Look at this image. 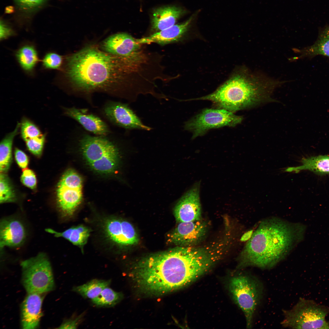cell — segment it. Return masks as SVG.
Masks as SVG:
<instances>
[{"instance_id": "cell-1", "label": "cell", "mask_w": 329, "mask_h": 329, "mask_svg": "<svg viewBox=\"0 0 329 329\" xmlns=\"http://www.w3.org/2000/svg\"><path fill=\"white\" fill-rule=\"evenodd\" d=\"M132 68L124 58L88 46L67 57L65 71L73 95L93 106L97 92L132 101L137 84Z\"/></svg>"}, {"instance_id": "cell-2", "label": "cell", "mask_w": 329, "mask_h": 329, "mask_svg": "<svg viewBox=\"0 0 329 329\" xmlns=\"http://www.w3.org/2000/svg\"><path fill=\"white\" fill-rule=\"evenodd\" d=\"M217 260L216 254L209 245L180 246L141 260L134 265L131 274L142 292L161 295L190 283Z\"/></svg>"}, {"instance_id": "cell-3", "label": "cell", "mask_w": 329, "mask_h": 329, "mask_svg": "<svg viewBox=\"0 0 329 329\" xmlns=\"http://www.w3.org/2000/svg\"><path fill=\"white\" fill-rule=\"evenodd\" d=\"M305 227L277 218L262 221L241 253L239 267L275 266L303 239Z\"/></svg>"}, {"instance_id": "cell-4", "label": "cell", "mask_w": 329, "mask_h": 329, "mask_svg": "<svg viewBox=\"0 0 329 329\" xmlns=\"http://www.w3.org/2000/svg\"><path fill=\"white\" fill-rule=\"evenodd\" d=\"M279 80L246 69L227 81L213 93L196 99L211 101L221 108L234 112L273 101Z\"/></svg>"}, {"instance_id": "cell-5", "label": "cell", "mask_w": 329, "mask_h": 329, "mask_svg": "<svg viewBox=\"0 0 329 329\" xmlns=\"http://www.w3.org/2000/svg\"><path fill=\"white\" fill-rule=\"evenodd\" d=\"M111 133L106 135L90 134L77 128L73 136L86 162L95 171L103 174L114 172L119 162V149Z\"/></svg>"}, {"instance_id": "cell-6", "label": "cell", "mask_w": 329, "mask_h": 329, "mask_svg": "<svg viewBox=\"0 0 329 329\" xmlns=\"http://www.w3.org/2000/svg\"><path fill=\"white\" fill-rule=\"evenodd\" d=\"M283 327L293 329H329L326 317L329 307L312 300L300 298L290 310H283Z\"/></svg>"}, {"instance_id": "cell-7", "label": "cell", "mask_w": 329, "mask_h": 329, "mask_svg": "<svg viewBox=\"0 0 329 329\" xmlns=\"http://www.w3.org/2000/svg\"><path fill=\"white\" fill-rule=\"evenodd\" d=\"M229 288L235 302L244 313L247 327L251 328L256 310L263 296L262 283L253 276L240 275L232 278Z\"/></svg>"}, {"instance_id": "cell-8", "label": "cell", "mask_w": 329, "mask_h": 329, "mask_svg": "<svg viewBox=\"0 0 329 329\" xmlns=\"http://www.w3.org/2000/svg\"><path fill=\"white\" fill-rule=\"evenodd\" d=\"M22 283L27 293L44 294L53 290L55 283L50 262L45 254L21 262Z\"/></svg>"}, {"instance_id": "cell-9", "label": "cell", "mask_w": 329, "mask_h": 329, "mask_svg": "<svg viewBox=\"0 0 329 329\" xmlns=\"http://www.w3.org/2000/svg\"><path fill=\"white\" fill-rule=\"evenodd\" d=\"M243 119L242 117L224 109L207 108L186 122L184 127L185 130L192 132L194 139L203 135L211 129L234 126L240 123Z\"/></svg>"}, {"instance_id": "cell-10", "label": "cell", "mask_w": 329, "mask_h": 329, "mask_svg": "<svg viewBox=\"0 0 329 329\" xmlns=\"http://www.w3.org/2000/svg\"><path fill=\"white\" fill-rule=\"evenodd\" d=\"M82 179L74 170L67 171L59 181L57 190L58 206L62 215L70 217L82 199Z\"/></svg>"}, {"instance_id": "cell-11", "label": "cell", "mask_w": 329, "mask_h": 329, "mask_svg": "<svg viewBox=\"0 0 329 329\" xmlns=\"http://www.w3.org/2000/svg\"><path fill=\"white\" fill-rule=\"evenodd\" d=\"M100 111L106 119L115 126L127 130L152 129L142 122L127 104L108 100L102 105Z\"/></svg>"}, {"instance_id": "cell-12", "label": "cell", "mask_w": 329, "mask_h": 329, "mask_svg": "<svg viewBox=\"0 0 329 329\" xmlns=\"http://www.w3.org/2000/svg\"><path fill=\"white\" fill-rule=\"evenodd\" d=\"M207 224L202 220L179 222L168 236V241L180 246H193L204 238Z\"/></svg>"}, {"instance_id": "cell-13", "label": "cell", "mask_w": 329, "mask_h": 329, "mask_svg": "<svg viewBox=\"0 0 329 329\" xmlns=\"http://www.w3.org/2000/svg\"><path fill=\"white\" fill-rule=\"evenodd\" d=\"M64 114L78 122L86 131L97 135H106L112 133L107 124L100 117L86 108L63 107Z\"/></svg>"}, {"instance_id": "cell-14", "label": "cell", "mask_w": 329, "mask_h": 329, "mask_svg": "<svg viewBox=\"0 0 329 329\" xmlns=\"http://www.w3.org/2000/svg\"><path fill=\"white\" fill-rule=\"evenodd\" d=\"M105 233L114 243L122 246L136 244L138 239L132 225L126 221L115 218L107 219L104 225Z\"/></svg>"}, {"instance_id": "cell-15", "label": "cell", "mask_w": 329, "mask_h": 329, "mask_svg": "<svg viewBox=\"0 0 329 329\" xmlns=\"http://www.w3.org/2000/svg\"><path fill=\"white\" fill-rule=\"evenodd\" d=\"M199 185L194 186L180 200L174 209V214L179 222L201 219V209Z\"/></svg>"}, {"instance_id": "cell-16", "label": "cell", "mask_w": 329, "mask_h": 329, "mask_svg": "<svg viewBox=\"0 0 329 329\" xmlns=\"http://www.w3.org/2000/svg\"><path fill=\"white\" fill-rule=\"evenodd\" d=\"M138 39L126 33L112 35L104 40L101 44L103 51L117 56L129 55L141 48Z\"/></svg>"}, {"instance_id": "cell-17", "label": "cell", "mask_w": 329, "mask_h": 329, "mask_svg": "<svg viewBox=\"0 0 329 329\" xmlns=\"http://www.w3.org/2000/svg\"><path fill=\"white\" fill-rule=\"evenodd\" d=\"M43 294L28 293L23 302L21 308V322L23 329H35L38 327L42 316Z\"/></svg>"}, {"instance_id": "cell-18", "label": "cell", "mask_w": 329, "mask_h": 329, "mask_svg": "<svg viewBox=\"0 0 329 329\" xmlns=\"http://www.w3.org/2000/svg\"><path fill=\"white\" fill-rule=\"evenodd\" d=\"M0 227L1 249L6 246H19L24 242L26 231L19 221L14 218H5L1 221Z\"/></svg>"}, {"instance_id": "cell-19", "label": "cell", "mask_w": 329, "mask_h": 329, "mask_svg": "<svg viewBox=\"0 0 329 329\" xmlns=\"http://www.w3.org/2000/svg\"><path fill=\"white\" fill-rule=\"evenodd\" d=\"M193 18V15L182 23L175 24L149 36L138 39V41L143 44L155 43L161 45L178 41L187 31Z\"/></svg>"}, {"instance_id": "cell-20", "label": "cell", "mask_w": 329, "mask_h": 329, "mask_svg": "<svg viewBox=\"0 0 329 329\" xmlns=\"http://www.w3.org/2000/svg\"><path fill=\"white\" fill-rule=\"evenodd\" d=\"M185 12L184 9L175 6L158 8L153 15L152 28L157 32L168 28L175 25Z\"/></svg>"}, {"instance_id": "cell-21", "label": "cell", "mask_w": 329, "mask_h": 329, "mask_svg": "<svg viewBox=\"0 0 329 329\" xmlns=\"http://www.w3.org/2000/svg\"><path fill=\"white\" fill-rule=\"evenodd\" d=\"M15 56L20 66L25 73H32L39 61L35 47L26 43L20 46L15 53Z\"/></svg>"}, {"instance_id": "cell-22", "label": "cell", "mask_w": 329, "mask_h": 329, "mask_svg": "<svg viewBox=\"0 0 329 329\" xmlns=\"http://www.w3.org/2000/svg\"><path fill=\"white\" fill-rule=\"evenodd\" d=\"M45 231L54 234L56 237H62L68 240L80 248L82 251L91 232L90 228L82 225L72 227L62 232H58L51 228H47Z\"/></svg>"}, {"instance_id": "cell-23", "label": "cell", "mask_w": 329, "mask_h": 329, "mask_svg": "<svg viewBox=\"0 0 329 329\" xmlns=\"http://www.w3.org/2000/svg\"><path fill=\"white\" fill-rule=\"evenodd\" d=\"M302 165L289 168L290 172L307 170L319 175L329 174V155H320L303 158Z\"/></svg>"}, {"instance_id": "cell-24", "label": "cell", "mask_w": 329, "mask_h": 329, "mask_svg": "<svg viewBox=\"0 0 329 329\" xmlns=\"http://www.w3.org/2000/svg\"><path fill=\"white\" fill-rule=\"evenodd\" d=\"M300 57H312L317 55L329 57V26L320 31L318 38L312 46L299 51Z\"/></svg>"}, {"instance_id": "cell-25", "label": "cell", "mask_w": 329, "mask_h": 329, "mask_svg": "<svg viewBox=\"0 0 329 329\" xmlns=\"http://www.w3.org/2000/svg\"><path fill=\"white\" fill-rule=\"evenodd\" d=\"M20 123L18 122L14 129L6 135L0 145V169L4 173L9 168L12 161V150L13 141L18 134Z\"/></svg>"}, {"instance_id": "cell-26", "label": "cell", "mask_w": 329, "mask_h": 329, "mask_svg": "<svg viewBox=\"0 0 329 329\" xmlns=\"http://www.w3.org/2000/svg\"><path fill=\"white\" fill-rule=\"evenodd\" d=\"M110 283V280L94 279L84 284L74 287L73 290L83 297L92 300L97 296Z\"/></svg>"}, {"instance_id": "cell-27", "label": "cell", "mask_w": 329, "mask_h": 329, "mask_svg": "<svg viewBox=\"0 0 329 329\" xmlns=\"http://www.w3.org/2000/svg\"><path fill=\"white\" fill-rule=\"evenodd\" d=\"M122 297L120 293L108 286L104 288L97 296L92 299V302L98 307H111L117 304Z\"/></svg>"}, {"instance_id": "cell-28", "label": "cell", "mask_w": 329, "mask_h": 329, "mask_svg": "<svg viewBox=\"0 0 329 329\" xmlns=\"http://www.w3.org/2000/svg\"><path fill=\"white\" fill-rule=\"evenodd\" d=\"M20 123L21 136L24 141L43 134L35 124L26 117L23 118Z\"/></svg>"}, {"instance_id": "cell-29", "label": "cell", "mask_w": 329, "mask_h": 329, "mask_svg": "<svg viewBox=\"0 0 329 329\" xmlns=\"http://www.w3.org/2000/svg\"><path fill=\"white\" fill-rule=\"evenodd\" d=\"M14 190L7 176L1 173L0 176V202H12L15 200Z\"/></svg>"}, {"instance_id": "cell-30", "label": "cell", "mask_w": 329, "mask_h": 329, "mask_svg": "<svg viewBox=\"0 0 329 329\" xmlns=\"http://www.w3.org/2000/svg\"><path fill=\"white\" fill-rule=\"evenodd\" d=\"M63 58L56 52H49L44 55L42 60V67L46 69H58L62 65Z\"/></svg>"}, {"instance_id": "cell-31", "label": "cell", "mask_w": 329, "mask_h": 329, "mask_svg": "<svg viewBox=\"0 0 329 329\" xmlns=\"http://www.w3.org/2000/svg\"><path fill=\"white\" fill-rule=\"evenodd\" d=\"M45 136V134H43L41 136L25 141L29 150L35 155L40 156L42 151Z\"/></svg>"}, {"instance_id": "cell-32", "label": "cell", "mask_w": 329, "mask_h": 329, "mask_svg": "<svg viewBox=\"0 0 329 329\" xmlns=\"http://www.w3.org/2000/svg\"><path fill=\"white\" fill-rule=\"evenodd\" d=\"M18 6L23 10L31 11L43 4L46 0H15Z\"/></svg>"}, {"instance_id": "cell-33", "label": "cell", "mask_w": 329, "mask_h": 329, "mask_svg": "<svg viewBox=\"0 0 329 329\" xmlns=\"http://www.w3.org/2000/svg\"><path fill=\"white\" fill-rule=\"evenodd\" d=\"M22 183L25 186L31 189L36 187L37 180L34 172L28 169H24L21 178Z\"/></svg>"}, {"instance_id": "cell-34", "label": "cell", "mask_w": 329, "mask_h": 329, "mask_svg": "<svg viewBox=\"0 0 329 329\" xmlns=\"http://www.w3.org/2000/svg\"><path fill=\"white\" fill-rule=\"evenodd\" d=\"M15 155L18 165L22 168H25L28 163V159L26 154L21 150L16 148L15 151Z\"/></svg>"}, {"instance_id": "cell-35", "label": "cell", "mask_w": 329, "mask_h": 329, "mask_svg": "<svg viewBox=\"0 0 329 329\" xmlns=\"http://www.w3.org/2000/svg\"><path fill=\"white\" fill-rule=\"evenodd\" d=\"M83 314H81L79 316L64 321L60 326L58 328L63 329H76L80 324Z\"/></svg>"}, {"instance_id": "cell-36", "label": "cell", "mask_w": 329, "mask_h": 329, "mask_svg": "<svg viewBox=\"0 0 329 329\" xmlns=\"http://www.w3.org/2000/svg\"><path fill=\"white\" fill-rule=\"evenodd\" d=\"M0 30L1 41L7 39L14 34L13 30L3 20H1Z\"/></svg>"}]
</instances>
